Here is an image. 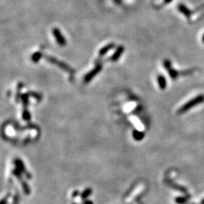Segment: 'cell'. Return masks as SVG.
Instances as JSON below:
<instances>
[{
	"label": "cell",
	"mask_w": 204,
	"mask_h": 204,
	"mask_svg": "<svg viewBox=\"0 0 204 204\" xmlns=\"http://www.w3.org/2000/svg\"><path fill=\"white\" fill-rule=\"evenodd\" d=\"M204 102V95H199L197 96H196L195 98H192V99L190 100L189 101H188L187 103H185V105H182L181 108H179V110H178V113L181 114V113H184L187 111L190 110L191 109H192L194 107L197 106L198 105H200V104L203 103Z\"/></svg>",
	"instance_id": "cell-1"
},
{
	"label": "cell",
	"mask_w": 204,
	"mask_h": 204,
	"mask_svg": "<svg viewBox=\"0 0 204 204\" xmlns=\"http://www.w3.org/2000/svg\"><path fill=\"white\" fill-rule=\"evenodd\" d=\"M44 57H45V58L46 59V60L49 61V62L52 63V64H55V65L58 66L60 68L64 70V71H66V72H68L69 74H74V73H75V70H74V69L71 68L70 67H69V66L67 65V64H65V63L62 62V61H60V60H57V59L52 57V56L45 55Z\"/></svg>",
	"instance_id": "cell-2"
},
{
	"label": "cell",
	"mask_w": 204,
	"mask_h": 204,
	"mask_svg": "<svg viewBox=\"0 0 204 204\" xmlns=\"http://www.w3.org/2000/svg\"><path fill=\"white\" fill-rule=\"evenodd\" d=\"M101 69H102V65H101V64H97V65L95 67V68L92 69L90 72H88V74L84 77V79H83L84 82H85V83H88V82H89L91 81V80H92V79H93L94 77L97 75V74H99L100 71L101 70Z\"/></svg>",
	"instance_id": "cell-3"
},
{
	"label": "cell",
	"mask_w": 204,
	"mask_h": 204,
	"mask_svg": "<svg viewBox=\"0 0 204 204\" xmlns=\"http://www.w3.org/2000/svg\"><path fill=\"white\" fill-rule=\"evenodd\" d=\"M52 33H53V35H54V38H55L56 41H57V43H58L60 46H65L66 45L65 39H64L62 33H60V31L58 29H57V28H54V29H52Z\"/></svg>",
	"instance_id": "cell-4"
},
{
	"label": "cell",
	"mask_w": 204,
	"mask_h": 204,
	"mask_svg": "<svg viewBox=\"0 0 204 204\" xmlns=\"http://www.w3.org/2000/svg\"><path fill=\"white\" fill-rule=\"evenodd\" d=\"M123 52H124V47L122 46H119V47H117L116 50L115 51L114 54L111 56L110 60H112V61H116L120 57V56L122 55Z\"/></svg>",
	"instance_id": "cell-5"
},
{
	"label": "cell",
	"mask_w": 204,
	"mask_h": 204,
	"mask_svg": "<svg viewBox=\"0 0 204 204\" xmlns=\"http://www.w3.org/2000/svg\"><path fill=\"white\" fill-rule=\"evenodd\" d=\"M115 47V44L114 43H109V44L106 45L105 46H104L103 48H101V49H100L99 51V55L101 56V57H102V56L105 55V54H107V53L109 52V51H110L111 49H113V48Z\"/></svg>",
	"instance_id": "cell-6"
},
{
	"label": "cell",
	"mask_w": 204,
	"mask_h": 204,
	"mask_svg": "<svg viewBox=\"0 0 204 204\" xmlns=\"http://www.w3.org/2000/svg\"><path fill=\"white\" fill-rule=\"evenodd\" d=\"M157 80H158V83H159V86H160V88H161L162 90L165 89L166 87V79L164 78V77L160 75L158 77Z\"/></svg>",
	"instance_id": "cell-7"
},
{
	"label": "cell",
	"mask_w": 204,
	"mask_h": 204,
	"mask_svg": "<svg viewBox=\"0 0 204 204\" xmlns=\"http://www.w3.org/2000/svg\"><path fill=\"white\" fill-rule=\"evenodd\" d=\"M43 57V54L41 52H35L34 54L31 56V59H32V60H33V62L36 63V62H38V61H39V60H40V59Z\"/></svg>",
	"instance_id": "cell-8"
},
{
	"label": "cell",
	"mask_w": 204,
	"mask_h": 204,
	"mask_svg": "<svg viewBox=\"0 0 204 204\" xmlns=\"http://www.w3.org/2000/svg\"><path fill=\"white\" fill-rule=\"evenodd\" d=\"M28 96H29L28 94H24V95H21L22 101H23L24 105L25 108H26L27 105V104H28Z\"/></svg>",
	"instance_id": "cell-9"
},
{
	"label": "cell",
	"mask_w": 204,
	"mask_h": 204,
	"mask_svg": "<svg viewBox=\"0 0 204 204\" xmlns=\"http://www.w3.org/2000/svg\"><path fill=\"white\" fill-rule=\"evenodd\" d=\"M28 94H29L30 96L33 97V98H35L36 99H37L38 101H40L41 98H42V96H41L39 94L36 93V92H33V91H31V92H29V93H28Z\"/></svg>",
	"instance_id": "cell-10"
},
{
	"label": "cell",
	"mask_w": 204,
	"mask_h": 204,
	"mask_svg": "<svg viewBox=\"0 0 204 204\" xmlns=\"http://www.w3.org/2000/svg\"><path fill=\"white\" fill-rule=\"evenodd\" d=\"M23 118L24 119H26V120H28V119L30 118V115H29V112H28L27 110H24L23 112Z\"/></svg>",
	"instance_id": "cell-11"
},
{
	"label": "cell",
	"mask_w": 204,
	"mask_h": 204,
	"mask_svg": "<svg viewBox=\"0 0 204 204\" xmlns=\"http://www.w3.org/2000/svg\"><path fill=\"white\" fill-rule=\"evenodd\" d=\"M185 200H186V199H182V198H178V200H177V202L179 203H183L184 202H185Z\"/></svg>",
	"instance_id": "cell-12"
},
{
	"label": "cell",
	"mask_w": 204,
	"mask_h": 204,
	"mask_svg": "<svg viewBox=\"0 0 204 204\" xmlns=\"http://www.w3.org/2000/svg\"><path fill=\"white\" fill-rule=\"evenodd\" d=\"M201 204H204V199L203 200H202V202H201Z\"/></svg>",
	"instance_id": "cell-13"
},
{
	"label": "cell",
	"mask_w": 204,
	"mask_h": 204,
	"mask_svg": "<svg viewBox=\"0 0 204 204\" xmlns=\"http://www.w3.org/2000/svg\"><path fill=\"white\" fill-rule=\"evenodd\" d=\"M166 1L167 2H171L172 0H166Z\"/></svg>",
	"instance_id": "cell-14"
},
{
	"label": "cell",
	"mask_w": 204,
	"mask_h": 204,
	"mask_svg": "<svg viewBox=\"0 0 204 204\" xmlns=\"http://www.w3.org/2000/svg\"><path fill=\"white\" fill-rule=\"evenodd\" d=\"M203 42H204V36H203Z\"/></svg>",
	"instance_id": "cell-15"
}]
</instances>
